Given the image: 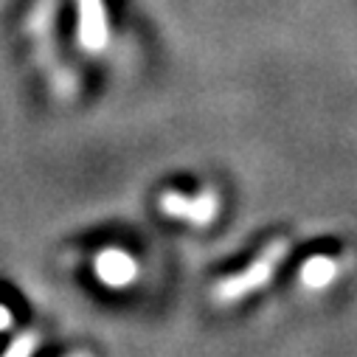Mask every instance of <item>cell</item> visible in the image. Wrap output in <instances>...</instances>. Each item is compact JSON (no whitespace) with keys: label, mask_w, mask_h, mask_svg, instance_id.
<instances>
[{"label":"cell","mask_w":357,"mask_h":357,"mask_svg":"<svg viewBox=\"0 0 357 357\" xmlns=\"http://www.w3.org/2000/svg\"><path fill=\"white\" fill-rule=\"evenodd\" d=\"M79 40L87 51H102L107 45V20L102 0H79Z\"/></svg>","instance_id":"7a4b0ae2"},{"label":"cell","mask_w":357,"mask_h":357,"mask_svg":"<svg viewBox=\"0 0 357 357\" xmlns=\"http://www.w3.org/2000/svg\"><path fill=\"white\" fill-rule=\"evenodd\" d=\"M135 261L124 253V250H105V253H99V259H96V273L107 282V284H113V287H121V284H130L132 279H135Z\"/></svg>","instance_id":"3957f363"},{"label":"cell","mask_w":357,"mask_h":357,"mask_svg":"<svg viewBox=\"0 0 357 357\" xmlns=\"http://www.w3.org/2000/svg\"><path fill=\"white\" fill-rule=\"evenodd\" d=\"M160 211L174 220H186L195 225H206L217 214V197L211 192H203L200 197H183L177 192H166L160 197Z\"/></svg>","instance_id":"6da1fadb"}]
</instances>
